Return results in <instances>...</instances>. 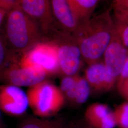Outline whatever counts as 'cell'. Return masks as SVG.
Masks as SVG:
<instances>
[{"label": "cell", "mask_w": 128, "mask_h": 128, "mask_svg": "<svg viewBox=\"0 0 128 128\" xmlns=\"http://www.w3.org/2000/svg\"><path fill=\"white\" fill-rule=\"evenodd\" d=\"M21 63L44 72L48 77L60 75L56 48L48 41H41L20 56Z\"/></svg>", "instance_id": "5"}, {"label": "cell", "mask_w": 128, "mask_h": 128, "mask_svg": "<svg viewBox=\"0 0 128 128\" xmlns=\"http://www.w3.org/2000/svg\"><path fill=\"white\" fill-rule=\"evenodd\" d=\"M43 40L48 41L56 46L62 76L78 74L83 60L79 46L71 33L58 28L45 37Z\"/></svg>", "instance_id": "2"}, {"label": "cell", "mask_w": 128, "mask_h": 128, "mask_svg": "<svg viewBox=\"0 0 128 128\" xmlns=\"http://www.w3.org/2000/svg\"><path fill=\"white\" fill-rule=\"evenodd\" d=\"M18 6V0H0V9L6 12Z\"/></svg>", "instance_id": "19"}, {"label": "cell", "mask_w": 128, "mask_h": 128, "mask_svg": "<svg viewBox=\"0 0 128 128\" xmlns=\"http://www.w3.org/2000/svg\"><path fill=\"white\" fill-rule=\"evenodd\" d=\"M7 12H5L2 10L0 9V31L2 27L4 21V20L6 14Z\"/></svg>", "instance_id": "24"}, {"label": "cell", "mask_w": 128, "mask_h": 128, "mask_svg": "<svg viewBox=\"0 0 128 128\" xmlns=\"http://www.w3.org/2000/svg\"><path fill=\"white\" fill-rule=\"evenodd\" d=\"M113 114L116 126L120 128H128V102L118 105Z\"/></svg>", "instance_id": "15"}, {"label": "cell", "mask_w": 128, "mask_h": 128, "mask_svg": "<svg viewBox=\"0 0 128 128\" xmlns=\"http://www.w3.org/2000/svg\"><path fill=\"white\" fill-rule=\"evenodd\" d=\"M70 128H94L89 125L85 121L84 123H79V124H73L70 125Z\"/></svg>", "instance_id": "23"}, {"label": "cell", "mask_w": 128, "mask_h": 128, "mask_svg": "<svg viewBox=\"0 0 128 128\" xmlns=\"http://www.w3.org/2000/svg\"><path fill=\"white\" fill-rule=\"evenodd\" d=\"M117 87L120 95L128 102V78L122 81H118Z\"/></svg>", "instance_id": "17"}, {"label": "cell", "mask_w": 128, "mask_h": 128, "mask_svg": "<svg viewBox=\"0 0 128 128\" xmlns=\"http://www.w3.org/2000/svg\"><path fill=\"white\" fill-rule=\"evenodd\" d=\"M59 87L65 101L76 106L84 104L88 100L91 91L84 77L78 74L62 76Z\"/></svg>", "instance_id": "9"}, {"label": "cell", "mask_w": 128, "mask_h": 128, "mask_svg": "<svg viewBox=\"0 0 128 128\" xmlns=\"http://www.w3.org/2000/svg\"><path fill=\"white\" fill-rule=\"evenodd\" d=\"M78 25V21L87 18L98 0H66Z\"/></svg>", "instance_id": "14"}, {"label": "cell", "mask_w": 128, "mask_h": 128, "mask_svg": "<svg viewBox=\"0 0 128 128\" xmlns=\"http://www.w3.org/2000/svg\"><path fill=\"white\" fill-rule=\"evenodd\" d=\"M2 112L0 109V128H5L4 123L3 122V120L2 119Z\"/></svg>", "instance_id": "25"}, {"label": "cell", "mask_w": 128, "mask_h": 128, "mask_svg": "<svg viewBox=\"0 0 128 128\" xmlns=\"http://www.w3.org/2000/svg\"><path fill=\"white\" fill-rule=\"evenodd\" d=\"M20 54L9 51L6 59L0 68V82L18 87H32L48 79V76L40 69L23 66Z\"/></svg>", "instance_id": "4"}, {"label": "cell", "mask_w": 128, "mask_h": 128, "mask_svg": "<svg viewBox=\"0 0 128 128\" xmlns=\"http://www.w3.org/2000/svg\"><path fill=\"white\" fill-rule=\"evenodd\" d=\"M18 6L36 23L44 38L59 28L53 16L50 0H18Z\"/></svg>", "instance_id": "7"}, {"label": "cell", "mask_w": 128, "mask_h": 128, "mask_svg": "<svg viewBox=\"0 0 128 128\" xmlns=\"http://www.w3.org/2000/svg\"><path fill=\"white\" fill-rule=\"evenodd\" d=\"M85 121L94 128H114L113 112L108 105L99 102L89 105L84 113Z\"/></svg>", "instance_id": "12"}, {"label": "cell", "mask_w": 128, "mask_h": 128, "mask_svg": "<svg viewBox=\"0 0 128 128\" xmlns=\"http://www.w3.org/2000/svg\"><path fill=\"white\" fill-rule=\"evenodd\" d=\"M128 54V50L120 41L111 40L104 54V63L116 80L121 74Z\"/></svg>", "instance_id": "11"}, {"label": "cell", "mask_w": 128, "mask_h": 128, "mask_svg": "<svg viewBox=\"0 0 128 128\" xmlns=\"http://www.w3.org/2000/svg\"><path fill=\"white\" fill-rule=\"evenodd\" d=\"M84 76L91 90L94 91H108L114 87L116 82L104 63L99 62L88 65Z\"/></svg>", "instance_id": "10"}, {"label": "cell", "mask_w": 128, "mask_h": 128, "mask_svg": "<svg viewBox=\"0 0 128 128\" xmlns=\"http://www.w3.org/2000/svg\"><path fill=\"white\" fill-rule=\"evenodd\" d=\"M0 33L8 50L20 54L30 50L44 38L38 26L18 6L7 12Z\"/></svg>", "instance_id": "1"}, {"label": "cell", "mask_w": 128, "mask_h": 128, "mask_svg": "<svg viewBox=\"0 0 128 128\" xmlns=\"http://www.w3.org/2000/svg\"><path fill=\"white\" fill-rule=\"evenodd\" d=\"M128 78V54L118 81H122Z\"/></svg>", "instance_id": "20"}, {"label": "cell", "mask_w": 128, "mask_h": 128, "mask_svg": "<svg viewBox=\"0 0 128 128\" xmlns=\"http://www.w3.org/2000/svg\"><path fill=\"white\" fill-rule=\"evenodd\" d=\"M29 107L38 117L48 118L56 114L66 102L60 87L45 80L28 87Z\"/></svg>", "instance_id": "3"}, {"label": "cell", "mask_w": 128, "mask_h": 128, "mask_svg": "<svg viewBox=\"0 0 128 128\" xmlns=\"http://www.w3.org/2000/svg\"><path fill=\"white\" fill-rule=\"evenodd\" d=\"M122 43L125 47H128V26L126 28L122 36Z\"/></svg>", "instance_id": "22"}, {"label": "cell", "mask_w": 128, "mask_h": 128, "mask_svg": "<svg viewBox=\"0 0 128 128\" xmlns=\"http://www.w3.org/2000/svg\"><path fill=\"white\" fill-rule=\"evenodd\" d=\"M52 12L56 23L60 29L74 33L78 27V22L66 0H50Z\"/></svg>", "instance_id": "13"}, {"label": "cell", "mask_w": 128, "mask_h": 128, "mask_svg": "<svg viewBox=\"0 0 128 128\" xmlns=\"http://www.w3.org/2000/svg\"><path fill=\"white\" fill-rule=\"evenodd\" d=\"M48 128H70V126L66 125L62 120L54 119V121Z\"/></svg>", "instance_id": "21"}, {"label": "cell", "mask_w": 128, "mask_h": 128, "mask_svg": "<svg viewBox=\"0 0 128 128\" xmlns=\"http://www.w3.org/2000/svg\"><path fill=\"white\" fill-rule=\"evenodd\" d=\"M8 52L9 50L4 40L0 33V68L4 63Z\"/></svg>", "instance_id": "18"}, {"label": "cell", "mask_w": 128, "mask_h": 128, "mask_svg": "<svg viewBox=\"0 0 128 128\" xmlns=\"http://www.w3.org/2000/svg\"><path fill=\"white\" fill-rule=\"evenodd\" d=\"M29 102L26 92L21 87L13 85H0V109L2 112L12 116L24 114Z\"/></svg>", "instance_id": "8"}, {"label": "cell", "mask_w": 128, "mask_h": 128, "mask_svg": "<svg viewBox=\"0 0 128 128\" xmlns=\"http://www.w3.org/2000/svg\"><path fill=\"white\" fill-rule=\"evenodd\" d=\"M74 34L82 60L88 65L98 62L112 40L110 34L105 31L89 32L77 30Z\"/></svg>", "instance_id": "6"}, {"label": "cell", "mask_w": 128, "mask_h": 128, "mask_svg": "<svg viewBox=\"0 0 128 128\" xmlns=\"http://www.w3.org/2000/svg\"><path fill=\"white\" fill-rule=\"evenodd\" d=\"M54 119L30 117L25 119L18 128H48Z\"/></svg>", "instance_id": "16"}]
</instances>
